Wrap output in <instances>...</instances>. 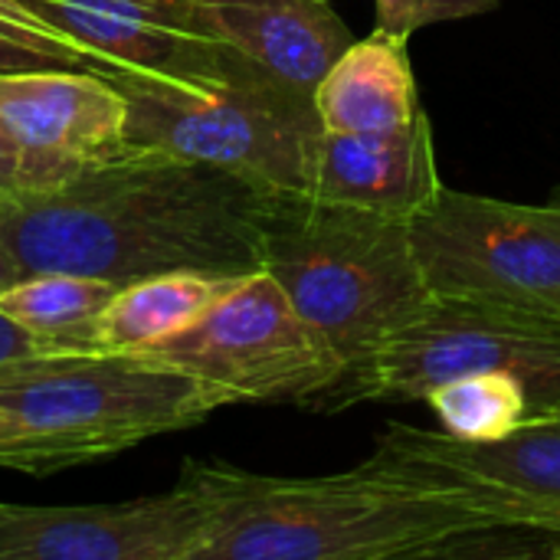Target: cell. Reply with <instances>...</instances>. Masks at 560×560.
I'll list each match as a JSON object with an SVG mask.
<instances>
[{
    "instance_id": "cell-14",
    "label": "cell",
    "mask_w": 560,
    "mask_h": 560,
    "mask_svg": "<svg viewBox=\"0 0 560 560\" xmlns=\"http://www.w3.org/2000/svg\"><path fill=\"white\" fill-rule=\"evenodd\" d=\"M200 36L223 43L285 89L315 102V89L354 33L331 0H184Z\"/></svg>"
},
{
    "instance_id": "cell-10",
    "label": "cell",
    "mask_w": 560,
    "mask_h": 560,
    "mask_svg": "<svg viewBox=\"0 0 560 560\" xmlns=\"http://www.w3.org/2000/svg\"><path fill=\"white\" fill-rule=\"evenodd\" d=\"M207 495L184 466L174 489L121 505H0V560H197Z\"/></svg>"
},
{
    "instance_id": "cell-13",
    "label": "cell",
    "mask_w": 560,
    "mask_h": 560,
    "mask_svg": "<svg viewBox=\"0 0 560 560\" xmlns=\"http://www.w3.org/2000/svg\"><path fill=\"white\" fill-rule=\"evenodd\" d=\"M443 177L427 112L387 131H325L305 197L410 223L436 203Z\"/></svg>"
},
{
    "instance_id": "cell-6",
    "label": "cell",
    "mask_w": 560,
    "mask_h": 560,
    "mask_svg": "<svg viewBox=\"0 0 560 560\" xmlns=\"http://www.w3.org/2000/svg\"><path fill=\"white\" fill-rule=\"evenodd\" d=\"M486 371H505L525 381L532 410L558 407L560 325L482 302L433 295L410 325L351 364L308 410L338 413L358 404H413L453 377Z\"/></svg>"
},
{
    "instance_id": "cell-3",
    "label": "cell",
    "mask_w": 560,
    "mask_h": 560,
    "mask_svg": "<svg viewBox=\"0 0 560 560\" xmlns=\"http://www.w3.org/2000/svg\"><path fill=\"white\" fill-rule=\"evenodd\" d=\"M262 269L315 328L341 374L410 325L433 299L410 223L276 194L266 217Z\"/></svg>"
},
{
    "instance_id": "cell-18",
    "label": "cell",
    "mask_w": 560,
    "mask_h": 560,
    "mask_svg": "<svg viewBox=\"0 0 560 560\" xmlns=\"http://www.w3.org/2000/svg\"><path fill=\"white\" fill-rule=\"evenodd\" d=\"M423 404L433 410L443 433L463 443L505 440L532 413V394L525 381L505 371L453 377L433 387Z\"/></svg>"
},
{
    "instance_id": "cell-20",
    "label": "cell",
    "mask_w": 560,
    "mask_h": 560,
    "mask_svg": "<svg viewBox=\"0 0 560 560\" xmlns=\"http://www.w3.org/2000/svg\"><path fill=\"white\" fill-rule=\"evenodd\" d=\"M502 0H374L377 7V26L413 36L423 26L450 23V20H469L495 10Z\"/></svg>"
},
{
    "instance_id": "cell-19",
    "label": "cell",
    "mask_w": 560,
    "mask_h": 560,
    "mask_svg": "<svg viewBox=\"0 0 560 560\" xmlns=\"http://www.w3.org/2000/svg\"><path fill=\"white\" fill-rule=\"evenodd\" d=\"M43 69L102 72L108 69V62H102L79 43L59 36L56 30L0 7V75L43 72Z\"/></svg>"
},
{
    "instance_id": "cell-15",
    "label": "cell",
    "mask_w": 560,
    "mask_h": 560,
    "mask_svg": "<svg viewBox=\"0 0 560 560\" xmlns=\"http://www.w3.org/2000/svg\"><path fill=\"white\" fill-rule=\"evenodd\" d=\"M325 131H387L423 112L407 36L374 26L331 62L315 89Z\"/></svg>"
},
{
    "instance_id": "cell-12",
    "label": "cell",
    "mask_w": 560,
    "mask_h": 560,
    "mask_svg": "<svg viewBox=\"0 0 560 560\" xmlns=\"http://www.w3.org/2000/svg\"><path fill=\"white\" fill-rule=\"evenodd\" d=\"M108 66L174 79H226L253 62L200 36L184 0H0Z\"/></svg>"
},
{
    "instance_id": "cell-22",
    "label": "cell",
    "mask_w": 560,
    "mask_h": 560,
    "mask_svg": "<svg viewBox=\"0 0 560 560\" xmlns=\"http://www.w3.org/2000/svg\"><path fill=\"white\" fill-rule=\"evenodd\" d=\"M43 351H52V348L39 335L26 331L23 325H16L13 318H7L0 312V364L16 361V358H30V354H43Z\"/></svg>"
},
{
    "instance_id": "cell-21",
    "label": "cell",
    "mask_w": 560,
    "mask_h": 560,
    "mask_svg": "<svg viewBox=\"0 0 560 560\" xmlns=\"http://www.w3.org/2000/svg\"><path fill=\"white\" fill-rule=\"evenodd\" d=\"M0 466L23 469V472H52L46 450L3 417H0Z\"/></svg>"
},
{
    "instance_id": "cell-9",
    "label": "cell",
    "mask_w": 560,
    "mask_h": 560,
    "mask_svg": "<svg viewBox=\"0 0 560 560\" xmlns=\"http://www.w3.org/2000/svg\"><path fill=\"white\" fill-rule=\"evenodd\" d=\"M374 459L413 479L472 495L502 528L560 509V404L532 410L495 443H463L443 430L390 423Z\"/></svg>"
},
{
    "instance_id": "cell-16",
    "label": "cell",
    "mask_w": 560,
    "mask_h": 560,
    "mask_svg": "<svg viewBox=\"0 0 560 560\" xmlns=\"http://www.w3.org/2000/svg\"><path fill=\"white\" fill-rule=\"evenodd\" d=\"M243 276L161 272L118 285L98 312L85 345L98 351H148L187 331Z\"/></svg>"
},
{
    "instance_id": "cell-24",
    "label": "cell",
    "mask_w": 560,
    "mask_h": 560,
    "mask_svg": "<svg viewBox=\"0 0 560 560\" xmlns=\"http://www.w3.org/2000/svg\"><path fill=\"white\" fill-rule=\"evenodd\" d=\"M16 187V148L0 121V190H13Z\"/></svg>"
},
{
    "instance_id": "cell-25",
    "label": "cell",
    "mask_w": 560,
    "mask_h": 560,
    "mask_svg": "<svg viewBox=\"0 0 560 560\" xmlns=\"http://www.w3.org/2000/svg\"><path fill=\"white\" fill-rule=\"evenodd\" d=\"M26 272H23V266L16 262V256L7 249V243L0 240V292L3 289H10V285H16L20 279H23Z\"/></svg>"
},
{
    "instance_id": "cell-11",
    "label": "cell",
    "mask_w": 560,
    "mask_h": 560,
    "mask_svg": "<svg viewBox=\"0 0 560 560\" xmlns=\"http://www.w3.org/2000/svg\"><path fill=\"white\" fill-rule=\"evenodd\" d=\"M0 121L16 148L13 190H56L128 151L125 98L98 72L0 75Z\"/></svg>"
},
{
    "instance_id": "cell-1",
    "label": "cell",
    "mask_w": 560,
    "mask_h": 560,
    "mask_svg": "<svg viewBox=\"0 0 560 560\" xmlns=\"http://www.w3.org/2000/svg\"><path fill=\"white\" fill-rule=\"evenodd\" d=\"M240 174L128 148L56 190H0V240L23 272H82L115 285L161 272L262 269L272 197Z\"/></svg>"
},
{
    "instance_id": "cell-2",
    "label": "cell",
    "mask_w": 560,
    "mask_h": 560,
    "mask_svg": "<svg viewBox=\"0 0 560 560\" xmlns=\"http://www.w3.org/2000/svg\"><path fill=\"white\" fill-rule=\"evenodd\" d=\"M207 495L197 560L469 558L502 528L472 495L381 459L318 479H279L230 463H187Z\"/></svg>"
},
{
    "instance_id": "cell-17",
    "label": "cell",
    "mask_w": 560,
    "mask_h": 560,
    "mask_svg": "<svg viewBox=\"0 0 560 560\" xmlns=\"http://www.w3.org/2000/svg\"><path fill=\"white\" fill-rule=\"evenodd\" d=\"M118 292L115 282L82 272H30L0 292V312L39 335L52 351L89 348V328Z\"/></svg>"
},
{
    "instance_id": "cell-8",
    "label": "cell",
    "mask_w": 560,
    "mask_h": 560,
    "mask_svg": "<svg viewBox=\"0 0 560 560\" xmlns=\"http://www.w3.org/2000/svg\"><path fill=\"white\" fill-rule=\"evenodd\" d=\"M141 354L230 390L236 404L308 407L341 377L335 354L266 269L236 279L187 331Z\"/></svg>"
},
{
    "instance_id": "cell-5",
    "label": "cell",
    "mask_w": 560,
    "mask_h": 560,
    "mask_svg": "<svg viewBox=\"0 0 560 560\" xmlns=\"http://www.w3.org/2000/svg\"><path fill=\"white\" fill-rule=\"evenodd\" d=\"M105 75L125 98L128 148L177 154L266 190L308 194L322 121L315 102L256 66L226 79H174L128 66Z\"/></svg>"
},
{
    "instance_id": "cell-7",
    "label": "cell",
    "mask_w": 560,
    "mask_h": 560,
    "mask_svg": "<svg viewBox=\"0 0 560 560\" xmlns=\"http://www.w3.org/2000/svg\"><path fill=\"white\" fill-rule=\"evenodd\" d=\"M433 295L482 302L560 325V203H512L450 190L410 220Z\"/></svg>"
},
{
    "instance_id": "cell-23",
    "label": "cell",
    "mask_w": 560,
    "mask_h": 560,
    "mask_svg": "<svg viewBox=\"0 0 560 560\" xmlns=\"http://www.w3.org/2000/svg\"><path fill=\"white\" fill-rule=\"evenodd\" d=\"M522 528L538 532L541 541H545V548H548V558H560V509L558 512H545V515L528 518Z\"/></svg>"
},
{
    "instance_id": "cell-4",
    "label": "cell",
    "mask_w": 560,
    "mask_h": 560,
    "mask_svg": "<svg viewBox=\"0 0 560 560\" xmlns=\"http://www.w3.org/2000/svg\"><path fill=\"white\" fill-rule=\"evenodd\" d=\"M233 394L141 351L69 348L0 364V417L30 433L52 472L190 430Z\"/></svg>"
}]
</instances>
